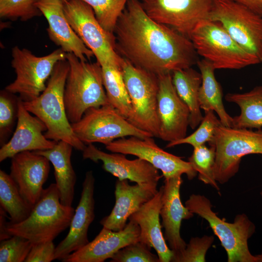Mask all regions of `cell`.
<instances>
[{"instance_id": "83f0119b", "label": "cell", "mask_w": 262, "mask_h": 262, "mask_svg": "<svg viewBox=\"0 0 262 262\" xmlns=\"http://www.w3.org/2000/svg\"><path fill=\"white\" fill-rule=\"evenodd\" d=\"M226 100L240 107L239 115L233 117L232 127L236 128H262V86H257L244 93H228Z\"/></svg>"}, {"instance_id": "1f68e13d", "label": "cell", "mask_w": 262, "mask_h": 262, "mask_svg": "<svg viewBox=\"0 0 262 262\" xmlns=\"http://www.w3.org/2000/svg\"><path fill=\"white\" fill-rule=\"evenodd\" d=\"M215 158L214 146H210L208 147L205 145H203L194 148L188 161L198 173V179L218 191L219 188L213 173Z\"/></svg>"}, {"instance_id": "7a4b0ae2", "label": "cell", "mask_w": 262, "mask_h": 262, "mask_svg": "<svg viewBox=\"0 0 262 262\" xmlns=\"http://www.w3.org/2000/svg\"><path fill=\"white\" fill-rule=\"evenodd\" d=\"M75 210L63 205L56 184L44 189L29 215L16 223L5 222L0 231V240L12 235L23 237L33 245L53 241L69 227Z\"/></svg>"}, {"instance_id": "8d00e7d4", "label": "cell", "mask_w": 262, "mask_h": 262, "mask_svg": "<svg viewBox=\"0 0 262 262\" xmlns=\"http://www.w3.org/2000/svg\"><path fill=\"white\" fill-rule=\"evenodd\" d=\"M214 241L213 236L192 237L185 248L173 256V262H205L207 250Z\"/></svg>"}, {"instance_id": "f1b7e54d", "label": "cell", "mask_w": 262, "mask_h": 262, "mask_svg": "<svg viewBox=\"0 0 262 262\" xmlns=\"http://www.w3.org/2000/svg\"><path fill=\"white\" fill-rule=\"evenodd\" d=\"M101 66L103 84L110 104L128 119L132 108L121 68L112 65Z\"/></svg>"}, {"instance_id": "6da1fadb", "label": "cell", "mask_w": 262, "mask_h": 262, "mask_svg": "<svg viewBox=\"0 0 262 262\" xmlns=\"http://www.w3.org/2000/svg\"><path fill=\"white\" fill-rule=\"evenodd\" d=\"M115 49L134 66L157 76L196 64L191 40L150 17L138 0H129L114 31Z\"/></svg>"}, {"instance_id": "603a6c76", "label": "cell", "mask_w": 262, "mask_h": 262, "mask_svg": "<svg viewBox=\"0 0 262 262\" xmlns=\"http://www.w3.org/2000/svg\"><path fill=\"white\" fill-rule=\"evenodd\" d=\"M157 185H131L128 180H117L115 184V204L110 213L100 224L113 231L123 229L130 216L137 211L158 192Z\"/></svg>"}, {"instance_id": "60d3db41", "label": "cell", "mask_w": 262, "mask_h": 262, "mask_svg": "<svg viewBox=\"0 0 262 262\" xmlns=\"http://www.w3.org/2000/svg\"><path fill=\"white\" fill-rule=\"evenodd\" d=\"M257 259V262H262V250L260 254L256 255Z\"/></svg>"}, {"instance_id": "277c9868", "label": "cell", "mask_w": 262, "mask_h": 262, "mask_svg": "<svg viewBox=\"0 0 262 262\" xmlns=\"http://www.w3.org/2000/svg\"><path fill=\"white\" fill-rule=\"evenodd\" d=\"M69 70L64 91L67 118L71 124L79 121L89 108L110 104L104 88L102 69L97 62L80 60L67 53Z\"/></svg>"}, {"instance_id": "7bdbcfd3", "label": "cell", "mask_w": 262, "mask_h": 262, "mask_svg": "<svg viewBox=\"0 0 262 262\" xmlns=\"http://www.w3.org/2000/svg\"><path fill=\"white\" fill-rule=\"evenodd\" d=\"M63 1H64V2H66V0H62Z\"/></svg>"}, {"instance_id": "e575fe53", "label": "cell", "mask_w": 262, "mask_h": 262, "mask_svg": "<svg viewBox=\"0 0 262 262\" xmlns=\"http://www.w3.org/2000/svg\"><path fill=\"white\" fill-rule=\"evenodd\" d=\"M33 245L28 239L17 235L1 240L0 262H24Z\"/></svg>"}, {"instance_id": "7402d4cb", "label": "cell", "mask_w": 262, "mask_h": 262, "mask_svg": "<svg viewBox=\"0 0 262 262\" xmlns=\"http://www.w3.org/2000/svg\"><path fill=\"white\" fill-rule=\"evenodd\" d=\"M35 5L47 19L49 37L57 46L83 61H87L94 56L67 21L64 12V1L37 0Z\"/></svg>"}, {"instance_id": "b9f144b4", "label": "cell", "mask_w": 262, "mask_h": 262, "mask_svg": "<svg viewBox=\"0 0 262 262\" xmlns=\"http://www.w3.org/2000/svg\"><path fill=\"white\" fill-rule=\"evenodd\" d=\"M260 194H261V196H262V191L261 192Z\"/></svg>"}, {"instance_id": "9c48e42d", "label": "cell", "mask_w": 262, "mask_h": 262, "mask_svg": "<svg viewBox=\"0 0 262 262\" xmlns=\"http://www.w3.org/2000/svg\"><path fill=\"white\" fill-rule=\"evenodd\" d=\"M67 53L61 49L43 56H37L26 49L15 46L12 49L11 66L16 78L5 87L10 93L18 94L23 101L38 97L45 89L56 64L66 59Z\"/></svg>"}, {"instance_id": "3957f363", "label": "cell", "mask_w": 262, "mask_h": 262, "mask_svg": "<svg viewBox=\"0 0 262 262\" xmlns=\"http://www.w3.org/2000/svg\"><path fill=\"white\" fill-rule=\"evenodd\" d=\"M69 70L66 59L59 61L44 91L33 100L23 101L25 108L46 125L47 138L56 142L64 141L82 151L86 145L73 132L66 111L64 91Z\"/></svg>"}, {"instance_id": "8fae6325", "label": "cell", "mask_w": 262, "mask_h": 262, "mask_svg": "<svg viewBox=\"0 0 262 262\" xmlns=\"http://www.w3.org/2000/svg\"><path fill=\"white\" fill-rule=\"evenodd\" d=\"M71 126L76 136L85 145L94 143L105 145L127 136L153 137L131 124L111 104L89 108Z\"/></svg>"}, {"instance_id": "ab89813d", "label": "cell", "mask_w": 262, "mask_h": 262, "mask_svg": "<svg viewBox=\"0 0 262 262\" xmlns=\"http://www.w3.org/2000/svg\"><path fill=\"white\" fill-rule=\"evenodd\" d=\"M262 16V0H233Z\"/></svg>"}, {"instance_id": "f35d334b", "label": "cell", "mask_w": 262, "mask_h": 262, "mask_svg": "<svg viewBox=\"0 0 262 262\" xmlns=\"http://www.w3.org/2000/svg\"><path fill=\"white\" fill-rule=\"evenodd\" d=\"M53 241L33 244L24 262H50L55 260Z\"/></svg>"}, {"instance_id": "44dd1931", "label": "cell", "mask_w": 262, "mask_h": 262, "mask_svg": "<svg viewBox=\"0 0 262 262\" xmlns=\"http://www.w3.org/2000/svg\"><path fill=\"white\" fill-rule=\"evenodd\" d=\"M140 229L135 223L129 221L119 231L103 227L91 242L72 252L64 259V262H103L120 249L139 241Z\"/></svg>"}, {"instance_id": "d4e9b609", "label": "cell", "mask_w": 262, "mask_h": 262, "mask_svg": "<svg viewBox=\"0 0 262 262\" xmlns=\"http://www.w3.org/2000/svg\"><path fill=\"white\" fill-rule=\"evenodd\" d=\"M73 148L68 143L59 141L50 149L34 151L46 157L52 164L60 202L68 206H72L77 180L71 161Z\"/></svg>"}, {"instance_id": "e0dca14e", "label": "cell", "mask_w": 262, "mask_h": 262, "mask_svg": "<svg viewBox=\"0 0 262 262\" xmlns=\"http://www.w3.org/2000/svg\"><path fill=\"white\" fill-rule=\"evenodd\" d=\"M95 181L93 171H87L82 183L81 198L71 221L69 232L55 247V260L62 261L69 254L89 242L88 229L95 218Z\"/></svg>"}, {"instance_id": "d6986e66", "label": "cell", "mask_w": 262, "mask_h": 262, "mask_svg": "<svg viewBox=\"0 0 262 262\" xmlns=\"http://www.w3.org/2000/svg\"><path fill=\"white\" fill-rule=\"evenodd\" d=\"M17 107L16 128L10 140L0 149V162L19 152L50 149L57 142L46 137L43 134L47 130L46 125L37 117L31 115L20 98L17 100Z\"/></svg>"}, {"instance_id": "52a82bcc", "label": "cell", "mask_w": 262, "mask_h": 262, "mask_svg": "<svg viewBox=\"0 0 262 262\" xmlns=\"http://www.w3.org/2000/svg\"><path fill=\"white\" fill-rule=\"evenodd\" d=\"M209 145L215 148V180L224 184L237 173L243 157L252 154L262 155V129L254 131L221 124L216 128Z\"/></svg>"}, {"instance_id": "2e32d148", "label": "cell", "mask_w": 262, "mask_h": 262, "mask_svg": "<svg viewBox=\"0 0 262 262\" xmlns=\"http://www.w3.org/2000/svg\"><path fill=\"white\" fill-rule=\"evenodd\" d=\"M126 155L109 153L98 149L93 144L86 146L82 151L83 159L102 162V167L120 180H128L140 184L157 185L161 176L158 169L147 161L138 158L127 159Z\"/></svg>"}, {"instance_id": "484cf974", "label": "cell", "mask_w": 262, "mask_h": 262, "mask_svg": "<svg viewBox=\"0 0 262 262\" xmlns=\"http://www.w3.org/2000/svg\"><path fill=\"white\" fill-rule=\"evenodd\" d=\"M196 64L202 77L198 93L200 108L204 111L215 112L223 125L232 127L233 117L227 113L224 106L222 88L214 75L215 69L211 62L203 58L198 60Z\"/></svg>"}, {"instance_id": "cb8c5ba5", "label": "cell", "mask_w": 262, "mask_h": 262, "mask_svg": "<svg viewBox=\"0 0 262 262\" xmlns=\"http://www.w3.org/2000/svg\"><path fill=\"white\" fill-rule=\"evenodd\" d=\"M163 192L162 186L153 197L131 214L129 220L139 226V241L155 249L160 262H170L174 253L165 242L160 221Z\"/></svg>"}, {"instance_id": "ffe728a7", "label": "cell", "mask_w": 262, "mask_h": 262, "mask_svg": "<svg viewBox=\"0 0 262 262\" xmlns=\"http://www.w3.org/2000/svg\"><path fill=\"white\" fill-rule=\"evenodd\" d=\"M182 182L181 176H176L164 179L163 185L160 214L162 226L164 229V238L173 251L174 256L182 251L187 245L180 234L182 220L194 216L180 200V192Z\"/></svg>"}, {"instance_id": "8992f818", "label": "cell", "mask_w": 262, "mask_h": 262, "mask_svg": "<svg viewBox=\"0 0 262 262\" xmlns=\"http://www.w3.org/2000/svg\"><path fill=\"white\" fill-rule=\"evenodd\" d=\"M189 38L197 55L211 62L215 69H240L261 63L237 44L218 22L200 21Z\"/></svg>"}, {"instance_id": "5b68a950", "label": "cell", "mask_w": 262, "mask_h": 262, "mask_svg": "<svg viewBox=\"0 0 262 262\" xmlns=\"http://www.w3.org/2000/svg\"><path fill=\"white\" fill-rule=\"evenodd\" d=\"M185 206L193 213L205 219L225 249L228 262H257L248 247V240L256 230L255 224L245 213L237 214L233 223L219 218L212 209L210 200L201 195L192 194Z\"/></svg>"}, {"instance_id": "4316f807", "label": "cell", "mask_w": 262, "mask_h": 262, "mask_svg": "<svg viewBox=\"0 0 262 262\" xmlns=\"http://www.w3.org/2000/svg\"><path fill=\"white\" fill-rule=\"evenodd\" d=\"M171 75L178 95L189 108V125L194 130L203 118L198 101V93L202 83L201 75L191 67L175 70Z\"/></svg>"}, {"instance_id": "f546056e", "label": "cell", "mask_w": 262, "mask_h": 262, "mask_svg": "<svg viewBox=\"0 0 262 262\" xmlns=\"http://www.w3.org/2000/svg\"><path fill=\"white\" fill-rule=\"evenodd\" d=\"M0 208L10 216V222L16 223L25 219L32 207L23 197L9 174L0 170Z\"/></svg>"}, {"instance_id": "836d02e7", "label": "cell", "mask_w": 262, "mask_h": 262, "mask_svg": "<svg viewBox=\"0 0 262 262\" xmlns=\"http://www.w3.org/2000/svg\"><path fill=\"white\" fill-rule=\"evenodd\" d=\"M37 0H0L1 18L26 21L42 14L36 6Z\"/></svg>"}, {"instance_id": "5bb4252c", "label": "cell", "mask_w": 262, "mask_h": 262, "mask_svg": "<svg viewBox=\"0 0 262 262\" xmlns=\"http://www.w3.org/2000/svg\"><path fill=\"white\" fill-rule=\"evenodd\" d=\"M153 137H123L105 146L112 152L134 155L147 161L162 171L164 179L186 174L191 180L196 176L197 173L189 161L165 151L156 144Z\"/></svg>"}, {"instance_id": "d590c367", "label": "cell", "mask_w": 262, "mask_h": 262, "mask_svg": "<svg viewBox=\"0 0 262 262\" xmlns=\"http://www.w3.org/2000/svg\"><path fill=\"white\" fill-rule=\"evenodd\" d=\"M151 247L138 241L119 250L111 259L112 262H160Z\"/></svg>"}, {"instance_id": "4fadbf2b", "label": "cell", "mask_w": 262, "mask_h": 262, "mask_svg": "<svg viewBox=\"0 0 262 262\" xmlns=\"http://www.w3.org/2000/svg\"><path fill=\"white\" fill-rule=\"evenodd\" d=\"M213 1L141 0L140 2L146 13L152 19L189 38L197 24L208 19Z\"/></svg>"}, {"instance_id": "74e56055", "label": "cell", "mask_w": 262, "mask_h": 262, "mask_svg": "<svg viewBox=\"0 0 262 262\" xmlns=\"http://www.w3.org/2000/svg\"><path fill=\"white\" fill-rule=\"evenodd\" d=\"M3 94L0 96V139L12 131L17 117V103Z\"/></svg>"}, {"instance_id": "ac0fdd59", "label": "cell", "mask_w": 262, "mask_h": 262, "mask_svg": "<svg viewBox=\"0 0 262 262\" xmlns=\"http://www.w3.org/2000/svg\"><path fill=\"white\" fill-rule=\"evenodd\" d=\"M10 176L21 195L33 207L44 190L50 170V162L34 151L19 152L11 158Z\"/></svg>"}, {"instance_id": "30bf717a", "label": "cell", "mask_w": 262, "mask_h": 262, "mask_svg": "<svg viewBox=\"0 0 262 262\" xmlns=\"http://www.w3.org/2000/svg\"><path fill=\"white\" fill-rule=\"evenodd\" d=\"M64 12L73 30L90 49L101 66L112 65L121 68L123 58L115 49L114 34L100 25L91 6L81 0L64 2Z\"/></svg>"}, {"instance_id": "ba28073f", "label": "cell", "mask_w": 262, "mask_h": 262, "mask_svg": "<svg viewBox=\"0 0 262 262\" xmlns=\"http://www.w3.org/2000/svg\"><path fill=\"white\" fill-rule=\"evenodd\" d=\"M121 70L132 108L128 120L137 128L159 138L158 76L134 66L124 58Z\"/></svg>"}, {"instance_id": "d6a6232c", "label": "cell", "mask_w": 262, "mask_h": 262, "mask_svg": "<svg viewBox=\"0 0 262 262\" xmlns=\"http://www.w3.org/2000/svg\"><path fill=\"white\" fill-rule=\"evenodd\" d=\"M205 115L197 130L189 136L173 142H168L167 148L175 146L187 144L194 148L210 143L213 138L216 128L221 124L212 110L204 111Z\"/></svg>"}, {"instance_id": "9a60e30c", "label": "cell", "mask_w": 262, "mask_h": 262, "mask_svg": "<svg viewBox=\"0 0 262 262\" xmlns=\"http://www.w3.org/2000/svg\"><path fill=\"white\" fill-rule=\"evenodd\" d=\"M157 115L159 138L168 142L186 136L190 112L178 95L171 73L158 76Z\"/></svg>"}, {"instance_id": "4dcf8cb0", "label": "cell", "mask_w": 262, "mask_h": 262, "mask_svg": "<svg viewBox=\"0 0 262 262\" xmlns=\"http://www.w3.org/2000/svg\"><path fill=\"white\" fill-rule=\"evenodd\" d=\"M81 0L91 6L97 19L103 29L114 34L117 21L129 0Z\"/></svg>"}, {"instance_id": "7c38bea8", "label": "cell", "mask_w": 262, "mask_h": 262, "mask_svg": "<svg viewBox=\"0 0 262 262\" xmlns=\"http://www.w3.org/2000/svg\"><path fill=\"white\" fill-rule=\"evenodd\" d=\"M209 20L220 23L234 40L262 62V16L233 0H214Z\"/></svg>"}]
</instances>
